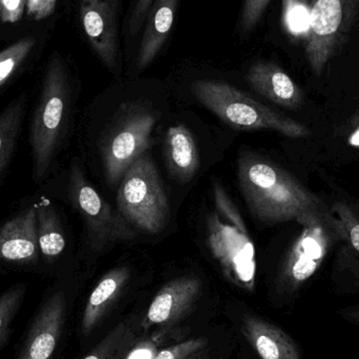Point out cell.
Instances as JSON below:
<instances>
[{
    "mask_svg": "<svg viewBox=\"0 0 359 359\" xmlns=\"http://www.w3.org/2000/svg\"><path fill=\"white\" fill-rule=\"evenodd\" d=\"M238 184L253 217L266 225L295 221L304 225L330 212L326 204L276 164L243 156Z\"/></svg>",
    "mask_w": 359,
    "mask_h": 359,
    "instance_id": "obj_1",
    "label": "cell"
},
{
    "mask_svg": "<svg viewBox=\"0 0 359 359\" xmlns=\"http://www.w3.org/2000/svg\"><path fill=\"white\" fill-rule=\"evenodd\" d=\"M67 69L59 56L48 61L29 126L32 180L42 185L52 175L67 135L72 100Z\"/></svg>",
    "mask_w": 359,
    "mask_h": 359,
    "instance_id": "obj_2",
    "label": "cell"
},
{
    "mask_svg": "<svg viewBox=\"0 0 359 359\" xmlns=\"http://www.w3.org/2000/svg\"><path fill=\"white\" fill-rule=\"evenodd\" d=\"M213 194L217 210L207 219L209 248L225 278L252 292L257 272L255 245L240 211L219 183H215Z\"/></svg>",
    "mask_w": 359,
    "mask_h": 359,
    "instance_id": "obj_3",
    "label": "cell"
},
{
    "mask_svg": "<svg viewBox=\"0 0 359 359\" xmlns=\"http://www.w3.org/2000/svg\"><path fill=\"white\" fill-rule=\"evenodd\" d=\"M194 96L224 123L241 130H268L289 138H305V126L272 111L238 88L223 82L198 80L191 86Z\"/></svg>",
    "mask_w": 359,
    "mask_h": 359,
    "instance_id": "obj_4",
    "label": "cell"
},
{
    "mask_svg": "<svg viewBox=\"0 0 359 359\" xmlns=\"http://www.w3.org/2000/svg\"><path fill=\"white\" fill-rule=\"evenodd\" d=\"M117 209L124 219L145 233L165 228L170 205L155 162L141 156L124 172L117 194Z\"/></svg>",
    "mask_w": 359,
    "mask_h": 359,
    "instance_id": "obj_5",
    "label": "cell"
},
{
    "mask_svg": "<svg viewBox=\"0 0 359 359\" xmlns=\"http://www.w3.org/2000/svg\"><path fill=\"white\" fill-rule=\"evenodd\" d=\"M157 123L155 113L138 102L126 103L100 139V154L107 182L117 184L128 168L147 154Z\"/></svg>",
    "mask_w": 359,
    "mask_h": 359,
    "instance_id": "obj_6",
    "label": "cell"
},
{
    "mask_svg": "<svg viewBox=\"0 0 359 359\" xmlns=\"http://www.w3.org/2000/svg\"><path fill=\"white\" fill-rule=\"evenodd\" d=\"M303 231L289 251L276 278V294L283 301L294 299L320 269L331 247L339 242L332 211L304 224Z\"/></svg>",
    "mask_w": 359,
    "mask_h": 359,
    "instance_id": "obj_7",
    "label": "cell"
},
{
    "mask_svg": "<svg viewBox=\"0 0 359 359\" xmlns=\"http://www.w3.org/2000/svg\"><path fill=\"white\" fill-rule=\"evenodd\" d=\"M67 192L69 203L83 221L86 241L93 250L100 251L109 244L136 238L134 226L95 189L77 159L69 166Z\"/></svg>",
    "mask_w": 359,
    "mask_h": 359,
    "instance_id": "obj_8",
    "label": "cell"
},
{
    "mask_svg": "<svg viewBox=\"0 0 359 359\" xmlns=\"http://www.w3.org/2000/svg\"><path fill=\"white\" fill-rule=\"evenodd\" d=\"M359 0H312L305 53L312 72L320 76L349 33Z\"/></svg>",
    "mask_w": 359,
    "mask_h": 359,
    "instance_id": "obj_9",
    "label": "cell"
},
{
    "mask_svg": "<svg viewBox=\"0 0 359 359\" xmlns=\"http://www.w3.org/2000/svg\"><path fill=\"white\" fill-rule=\"evenodd\" d=\"M0 266L16 270L41 268L35 202L0 225Z\"/></svg>",
    "mask_w": 359,
    "mask_h": 359,
    "instance_id": "obj_10",
    "label": "cell"
},
{
    "mask_svg": "<svg viewBox=\"0 0 359 359\" xmlns=\"http://www.w3.org/2000/svg\"><path fill=\"white\" fill-rule=\"evenodd\" d=\"M67 312V292L53 288L44 295L16 359H50L60 341Z\"/></svg>",
    "mask_w": 359,
    "mask_h": 359,
    "instance_id": "obj_11",
    "label": "cell"
},
{
    "mask_svg": "<svg viewBox=\"0 0 359 359\" xmlns=\"http://www.w3.org/2000/svg\"><path fill=\"white\" fill-rule=\"evenodd\" d=\"M202 284L196 276H183L164 285L154 297L141 329H156L163 333L179 324L194 309L200 297Z\"/></svg>",
    "mask_w": 359,
    "mask_h": 359,
    "instance_id": "obj_12",
    "label": "cell"
},
{
    "mask_svg": "<svg viewBox=\"0 0 359 359\" xmlns=\"http://www.w3.org/2000/svg\"><path fill=\"white\" fill-rule=\"evenodd\" d=\"M331 211L344 243L333 267V287L341 294L359 295V206L337 202Z\"/></svg>",
    "mask_w": 359,
    "mask_h": 359,
    "instance_id": "obj_13",
    "label": "cell"
},
{
    "mask_svg": "<svg viewBox=\"0 0 359 359\" xmlns=\"http://www.w3.org/2000/svg\"><path fill=\"white\" fill-rule=\"evenodd\" d=\"M118 0H80V17L88 42L111 72L118 65Z\"/></svg>",
    "mask_w": 359,
    "mask_h": 359,
    "instance_id": "obj_14",
    "label": "cell"
},
{
    "mask_svg": "<svg viewBox=\"0 0 359 359\" xmlns=\"http://www.w3.org/2000/svg\"><path fill=\"white\" fill-rule=\"evenodd\" d=\"M241 331L261 359H302L294 339L264 318L247 314L243 318Z\"/></svg>",
    "mask_w": 359,
    "mask_h": 359,
    "instance_id": "obj_15",
    "label": "cell"
},
{
    "mask_svg": "<svg viewBox=\"0 0 359 359\" xmlns=\"http://www.w3.org/2000/svg\"><path fill=\"white\" fill-rule=\"evenodd\" d=\"M246 78L255 92L280 107L297 109L303 102L301 88L276 63H255L249 69Z\"/></svg>",
    "mask_w": 359,
    "mask_h": 359,
    "instance_id": "obj_16",
    "label": "cell"
},
{
    "mask_svg": "<svg viewBox=\"0 0 359 359\" xmlns=\"http://www.w3.org/2000/svg\"><path fill=\"white\" fill-rule=\"evenodd\" d=\"M41 268L57 264L67 250V232L56 205L46 196L35 202Z\"/></svg>",
    "mask_w": 359,
    "mask_h": 359,
    "instance_id": "obj_17",
    "label": "cell"
},
{
    "mask_svg": "<svg viewBox=\"0 0 359 359\" xmlns=\"http://www.w3.org/2000/svg\"><path fill=\"white\" fill-rule=\"evenodd\" d=\"M130 278V271L126 267H118L107 272L95 287L84 307L81 320V333L90 337L117 301L124 287Z\"/></svg>",
    "mask_w": 359,
    "mask_h": 359,
    "instance_id": "obj_18",
    "label": "cell"
},
{
    "mask_svg": "<svg viewBox=\"0 0 359 359\" xmlns=\"http://www.w3.org/2000/svg\"><path fill=\"white\" fill-rule=\"evenodd\" d=\"M178 4L179 0H156L151 6L137 57L139 71L147 69L165 44L174 25Z\"/></svg>",
    "mask_w": 359,
    "mask_h": 359,
    "instance_id": "obj_19",
    "label": "cell"
},
{
    "mask_svg": "<svg viewBox=\"0 0 359 359\" xmlns=\"http://www.w3.org/2000/svg\"><path fill=\"white\" fill-rule=\"evenodd\" d=\"M165 154L170 172L179 181H190L198 172L200 166L198 147L191 133L183 124L168 128Z\"/></svg>",
    "mask_w": 359,
    "mask_h": 359,
    "instance_id": "obj_20",
    "label": "cell"
},
{
    "mask_svg": "<svg viewBox=\"0 0 359 359\" xmlns=\"http://www.w3.org/2000/svg\"><path fill=\"white\" fill-rule=\"evenodd\" d=\"M27 107V97L21 95L0 111V186L14 159Z\"/></svg>",
    "mask_w": 359,
    "mask_h": 359,
    "instance_id": "obj_21",
    "label": "cell"
},
{
    "mask_svg": "<svg viewBox=\"0 0 359 359\" xmlns=\"http://www.w3.org/2000/svg\"><path fill=\"white\" fill-rule=\"evenodd\" d=\"M141 326L136 318H128L111 329L104 339L82 359H123L139 341Z\"/></svg>",
    "mask_w": 359,
    "mask_h": 359,
    "instance_id": "obj_22",
    "label": "cell"
},
{
    "mask_svg": "<svg viewBox=\"0 0 359 359\" xmlns=\"http://www.w3.org/2000/svg\"><path fill=\"white\" fill-rule=\"evenodd\" d=\"M27 289V284L18 283L0 295V349L10 339L13 320L22 305Z\"/></svg>",
    "mask_w": 359,
    "mask_h": 359,
    "instance_id": "obj_23",
    "label": "cell"
},
{
    "mask_svg": "<svg viewBox=\"0 0 359 359\" xmlns=\"http://www.w3.org/2000/svg\"><path fill=\"white\" fill-rule=\"evenodd\" d=\"M35 44V38L25 37L0 52V90L14 77Z\"/></svg>",
    "mask_w": 359,
    "mask_h": 359,
    "instance_id": "obj_24",
    "label": "cell"
},
{
    "mask_svg": "<svg viewBox=\"0 0 359 359\" xmlns=\"http://www.w3.org/2000/svg\"><path fill=\"white\" fill-rule=\"evenodd\" d=\"M206 347H208V341L204 337L188 339L160 350L155 359H185Z\"/></svg>",
    "mask_w": 359,
    "mask_h": 359,
    "instance_id": "obj_25",
    "label": "cell"
},
{
    "mask_svg": "<svg viewBox=\"0 0 359 359\" xmlns=\"http://www.w3.org/2000/svg\"><path fill=\"white\" fill-rule=\"evenodd\" d=\"M270 0H244L241 27L244 33L252 31L261 20Z\"/></svg>",
    "mask_w": 359,
    "mask_h": 359,
    "instance_id": "obj_26",
    "label": "cell"
},
{
    "mask_svg": "<svg viewBox=\"0 0 359 359\" xmlns=\"http://www.w3.org/2000/svg\"><path fill=\"white\" fill-rule=\"evenodd\" d=\"M27 0H0V21L16 23L22 18Z\"/></svg>",
    "mask_w": 359,
    "mask_h": 359,
    "instance_id": "obj_27",
    "label": "cell"
},
{
    "mask_svg": "<svg viewBox=\"0 0 359 359\" xmlns=\"http://www.w3.org/2000/svg\"><path fill=\"white\" fill-rule=\"evenodd\" d=\"M57 0H27L25 14L34 20L48 18L56 8Z\"/></svg>",
    "mask_w": 359,
    "mask_h": 359,
    "instance_id": "obj_28",
    "label": "cell"
},
{
    "mask_svg": "<svg viewBox=\"0 0 359 359\" xmlns=\"http://www.w3.org/2000/svg\"><path fill=\"white\" fill-rule=\"evenodd\" d=\"M159 345L154 339L137 341L123 359H155L159 353Z\"/></svg>",
    "mask_w": 359,
    "mask_h": 359,
    "instance_id": "obj_29",
    "label": "cell"
},
{
    "mask_svg": "<svg viewBox=\"0 0 359 359\" xmlns=\"http://www.w3.org/2000/svg\"><path fill=\"white\" fill-rule=\"evenodd\" d=\"M154 0H136L134 12H133L132 21H130V27L133 33L139 29L142 25L149 11L151 10V4Z\"/></svg>",
    "mask_w": 359,
    "mask_h": 359,
    "instance_id": "obj_30",
    "label": "cell"
},
{
    "mask_svg": "<svg viewBox=\"0 0 359 359\" xmlns=\"http://www.w3.org/2000/svg\"><path fill=\"white\" fill-rule=\"evenodd\" d=\"M337 316L345 322L359 327V305L348 306L337 310Z\"/></svg>",
    "mask_w": 359,
    "mask_h": 359,
    "instance_id": "obj_31",
    "label": "cell"
},
{
    "mask_svg": "<svg viewBox=\"0 0 359 359\" xmlns=\"http://www.w3.org/2000/svg\"><path fill=\"white\" fill-rule=\"evenodd\" d=\"M303 1L304 0H283V15H284V18L287 20L290 13L297 6H301Z\"/></svg>",
    "mask_w": 359,
    "mask_h": 359,
    "instance_id": "obj_32",
    "label": "cell"
},
{
    "mask_svg": "<svg viewBox=\"0 0 359 359\" xmlns=\"http://www.w3.org/2000/svg\"><path fill=\"white\" fill-rule=\"evenodd\" d=\"M210 358V353H209V348L206 347L204 349L200 350V351L196 352V353L190 355L189 358L185 359H209Z\"/></svg>",
    "mask_w": 359,
    "mask_h": 359,
    "instance_id": "obj_33",
    "label": "cell"
}]
</instances>
